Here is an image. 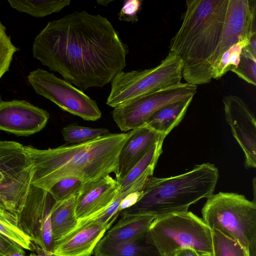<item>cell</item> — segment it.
Masks as SVG:
<instances>
[{
  "instance_id": "cell-1",
  "label": "cell",
  "mask_w": 256,
  "mask_h": 256,
  "mask_svg": "<svg viewBox=\"0 0 256 256\" xmlns=\"http://www.w3.org/2000/svg\"><path fill=\"white\" fill-rule=\"evenodd\" d=\"M32 51L42 65L84 92L104 87L122 71L128 49L106 17L82 10L48 22Z\"/></svg>"
},
{
  "instance_id": "cell-2",
  "label": "cell",
  "mask_w": 256,
  "mask_h": 256,
  "mask_svg": "<svg viewBox=\"0 0 256 256\" xmlns=\"http://www.w3.org/2000/svg\"><path fill=\"white\" fill-rule=\"evenodd\" d=\"M128 136L127 133L108 134L78 144L40 150L24 146L32 166V184L47 192L65 178L82 182L118 174V155Z\"/></svg>"
},
{
  "instance_id": "cell-3",
  "label": "cell",
  "mask_w": 256,
  "mask_h": 256,
  "mask_svg": "<svg viewBox=\"0 0 256 256\" xmlns=\"http://www.w3.org/2000/svg\"><path fill=\"white\" fill-rule=\"evenodd\" d=\"M230 0H188L181 25L170 52L182 61L186 83L208 84L212 60L222 39Z\"/></svg>"
},
{
  "instance_id": "cell-4",
  "label": "cell",
  "mask_w": 256,
  "mask_h": 256,
  "mask_svg": "<svg viewBox=\"0 0 256 256\" xmlns=\"http://www.w3.org/2000/svg\"><path fill=\"white\" fill-rule=\"evenodd\" d=\"M218 178V168L209 162L196 165L190 170L177 176H150L140 190L139 199L121 214L156 218L188 211L190 205L214 194Z\"/></svg>"
},
{
  "instance_id": "cell-5",
  "label": "cell",
  "mask_w": 256,
  "mask_h": 256,
  "mask_svg": "<svg viewBox=\"0 0 256 256\" xmlns=\"http://www.w3.org/2000/svg\"><path fill=\"white\" fill-rule=\"evenodd\" d=\"M202 220L216 230L243 246L255 256L256 203L242 194L219 192L212 194L202 209Z\"/></svg>"
},
{
  "instance_id": "cell-6",
  "label": "cell",
  "mask_w": 256,
  "mask_h": 256,
  "mask_svg": "<svg viewBox=\"0 0 256 256\" xmlns=\"http://www.w3.org/2000/svg\"><path fill=\"white\" fill-rule=\"evenodd\" d=\"M162 256H174L176 252L191 248L200 256H212V230L191 212L154 218L146 232Z\"/></svg>"
},
{
  "instance_id": "cell-7",
  "label": "cell",
  "mask_w": 256,
  "mask_h": 256,
  "mask_svg": "<svg viewBox=\"0 0 256 256\" xmlns=\"http://www.w3.org/2000/svg\"><path fill=\"white\" fill-rule=\"evenodd\" d=\"M183 62L169 52L156 66L144 70L121 71L111 81L106 104L116 108L131 100L181 83Z\"/></svg>"
},
{
  "instance_id": "cell-8",
  "label": "cell",
  "mask_w": 256,
  "mask_h": 256,
  "mask_svg": "<svg viewBox=\"0 0 256 256\" xmlns=\"http://www.w3.org/2000/svg\"><path fill=\"white\" fill-rule=\"evenodd\" d=\"M32 172L24 146L0 140V209L16 218L32 185Z\"/></svg>"
},
{
  "instance_id": "cell-9",
  "label": "cell",
  "mask_w": 256,
  "mask_h": 256,
  "mask_svg": "<svg viewBox=\"0 0 256 256\" xmlns=\"http://www.w3.org/2000/svg\"><path fill=\"white\" fill-rule=\"evenodd\" d=\"M28 80L36 94L63 110L85 120L96 121L101 118L102 112L95 100L53 73L38 68L30 72Z\"/></svg>"
},
{
  "instance_id": "cell-10",
  "label": "cell",
  "mask_w": 256,
  "mask_h": 256,
  "mask_svg": "<svg viewBox=\"0 0 256 256\" xmlns=\"http://www.w3.org/2000/svg\"><path fill=\"white\" fill-rule=\"evenodd\" d=\"M197 86L186 82L140 96L114 108L113 119L126 132L142 126L156 111L174 102L194 96Z\"/></svg>"
},
{
  "instance_id": "cell-11",
  "label": "cell",
  "mask_w": 256,
  "mask_h": 256,
  "mask_svg": "<svg viewBox=\"0 0 256 256\" xmlns=\"http://www.w3.org/2000/svg\"><path fill=\"white\" fill-rule=\"evenodd\" d=\"M54 202L48 192L32 184L16 217L23 232L38 247L49 252L53 247L50 213Z\"/></svg>"
},
{
  "instance_id": "cell-12",
  "label": "cell",
  "mask_w": 256,
  "mask_h": 256,
  "mask_svg": "<svg viewBox=\"0 0 256 256\" xmlns=\"http://www.w3.org/2000/svg\"><path fill=\"white\" fill-rule=\"evenodd\" d=\"M225 118L241 148L246 168H256V120L254 114L240 97L229 95L222 100Z\"/></svg>"
},
{
  "instance_id": "cell-13",
  "label": "cell",
  "mask_w": 256,
  "mask_h": 256,
  "mask_svg": "<svg viewBox=\"0 0 256 256\" xmlns=\"http://www.w3.org/2000/svg\"><path fill=\"white\" fill-rule=\"evenodd\" d=\"M48 112L25 100L0 101V130L28 136L41 130L49 119Z\"/></svg>"
},
{
  "instance_id": "cell-14",
  "label": "cell",
  "mask_w": 256,
  "mask_h": 256,
  "mask_svg": "<svg viewBox=\"0 0 256 256\" xmlns=\"http://www.w3.org/2000/svg\"><path fill=\"white\" fill-rule=\"evenodd\" d=\"M118 191L116 180L110 175L84 182L76 197V214L78 222L93 217L105 210Z\"/></svg>"
},
{
  "instance_id": "cell-15",
  "label": "cell",
  "mask_w": 256,
  "mask_h": 256,
  "mask_svg": "<svg viewBox=\"0 0 256 256\" xmlns=\"http://www.w3.org/2000/svg\"><path fill=\"white\" fill-rule=\"evenodd\" d=\"M107 230L97 221L80 220L74 230L54 244L52 252L62 256H90Z\"/></svg>"
},
{
  "instance_id": "cell-16",
  "label": "cell",
  "mask_w": 256,
  "mask_h": 256,
  "mask_svg": "<svg viewBox=\"0 0 256 256\" xmlns=\"http://www.w3.org/2000/svg\"><path fill=\"white\" fill-rule=\"evenodd\" d=\"M164 140L160 134L144 126L130 130L118 155V174L116 178L118 184L154 144Z\"/></svg>"
},
{
  "instance_id": "cell-17",
  "label": "cell",
  "mask_w": 256,
  "mask_h": 256,
  "mask_svg": "<svg viewBox=\"0 0 256 256\" xmlns=\"http://www.w3.org/2000/svg\"><path fill=\"white\" fill-rule=\"evenodd\" d=\"M154 219L149 216L122 215L118 222L100 241L116 244L136 240L146 234Z\"/></svg>"
},
{
  "instance_id": "cell-18",
  "label": "cell",
  "mask_w": 256,
  "mask_h": 256,
  "mask_svg": "<svg viewBox=\"0 0 256 256\" xmlns=\"http://www.w3.org/2000/svg\"><path fill=\"white\" fill-rule=\"evenodd\" d=\"M194 96L186 98L161 108L150 116L144 126L165 138L181 122Z\"/></svg>"
},
{
  "instance_id": "cell-19",
  "label": "cell",
  "mask_w": 256,
  "mask_h": 256,
  "mask_svg": "<svg viewBox=\"0 0 256 256\" xmlns=\"http://www.w3.org/2000/svg\"><path fill=\"white\" fill-rule=\"evenodd\" d=\"M95 256H162L147 234L130 242L108 244L100 240L96 246Z\"/></svg>"
},
{
  "instance_id": "cell-20",
  "label": "cell",
  "mask_w": 256,
  "mask_h": 256,
  "mask_svg": "<svg viewBox=\"0 0 256 256\" xmlns=\"http://www.w3.org/2000/svg\"><path fill=\"white\" fill-rule=\"evenodd\" d=\"M76 195L66 200L55 201L51 208L53 245L74 230L78 224L76 214Z\"/></svg>"
},
{
  "instance_id": "cell-21",
  "label": "cell",
  "mask_w": 256,
  "mask_h": 256,
  "mask_svg": "<svg viewBox=\"0 0 256 256\" xmlns=\"http://www.w3.org/2000/svg\"><path fill=\"white\" fill-rule=\"evenodd\" d=\"M163 142L164 140H160L154 144L124 178L118 183V192L126 191L142 178H149L152 176L158 159L162 153Z\"/></svg>"
},
{
  "instance_id": "cell-22",
  "label": "cell",
  "mask_w": 256,
  "mask_h": 256,
  "mask_svg": "<svg viewBox=\"0 0 256 256\" xmlns=\"http://www.w3.org/2000/svg\"><path fill=\"white\" fill-rule=\"evenodd\" d=\"M10 6L21 12L36 18H42L52 14L58 12L70 4V0H8Z\"/></svg>"
},
{
  "instance_id": "cell-23",
  "label": "cell",
  "mask_w": 256,
  "mask_h": 256,
  "mask_svg": "<svg viewBox=\"0 0 256 256\" xmlns=\"http://www.w3.org/2000/svg\"><path fill=\"white\" fill-rule=\"evenodd\" d=\"M0 234L24 250H32V241L20 228L16 217L0 209Z\"/></svg>"
},
{
  "instance_id": "cell-24",
  "label": "cell",
  "mask_w": 256,
  "mask_h": 256,
  "mask_svg": "<svg viewBox=\"0 0 256 256\" xmlns=\"http://www.w3.org/2000/svg\"><path fill=\"white\" fill-rule=\"evenodd\" d=\"M250 39L242 40L233 45L222 56L211 71L212 79L221 78L228 71L236 68L240 59L242 50L249 44Z\"/></svg>"
},
{
  "instance_id": "cell-25",
  "label": "cell",
  "mask_w": 256,
  "mask_h": 256,
  "mask_svg": "<svg viewBox=\"0 0 256 256\" xmlns=\"http://www.w3.org/2000/svg\"><path fill=\"white\" fill-rule=\"evenodd\" d=\"M62 134L66 142L78 144L91 140L110 132L106 128H94L71 124L64 127Z\"/></svg>"
},
{
  "instance_id": "cell-26",
  "label": "cell",
  "mask_w": 256,
  "mask_h": 256,
  "mask_svg": "<svg viewBox=\"0 0 256 256\" xmlns=\"http://www.w3.org/2000/svg\"><path fill=\"white\" fill-rule=\"evenodd\" d=\"M212 256H250L238 242L216 230H212Z\"/></svg>"
},
{
  "instance_id": "cell-27",
  "label": "cell",
  "mask_w": 256,
  "mask_h": 256,
  "mask_svg": "<svg viewBox=\"0 0 256 256\" xmlns=\"http://www.w3.org/2000/svg\"><path fill=\"white\" fill-rule=\"evenodd\" d=\"M240 78L254 86L256 85V55L246 46L242 50L239 62L232 70Z\"/></svg>"
},
{
  "instance_id": "cell-28",
  "label": "cell",
  "mask_w": 256,
  "mask_h": 256,
  "mask_svg": "<svg viewBox=\"0 0 256 256\" xmlns=\"http://www.w3.org/2000/svg\"><path fill=\"white\" fill-rule=\"evenodd\" d=\"M84 182L74 178H65L56 183L48 191L56 202L66 200L77 195Z\"/></svg>"
},
{
  "instance_id": "cell-29",
  "label": "cell",
  "mask_w": 256,
  "mask_h": 256,
  "mask_svg": "<svg viewBox=\"0 0 256 256\" xmlns=\"http://www.w3.org/2000/svg\"><path fill=\"white\" fill-rule=\"evenodd\" d=\"M18 50L0 20V79L8 70L13 56Z\"/></svg>"
},
{
  "instance_id": "cell-30",
  "label": "cell",
  "mask_w": 256,
  "mask_h": 256,
  "mask_svg": "<svg viewBox=\"0 0 256 256\" xmlns=\"http://www.w3.org/2000/svg\"><path fill=\"white\" fill-rule=\"evenodd\" d=\"M142 0H128L125 1L118 14V20L134 23L138 20V13L140 12Z\"/></svg>"
},
{
  "instance_id": "cell-31",
  "label": "cell",
  "mask_w": 256,
  "mask_h": 256,
  "mask_svg": "<svg viewBox=\"0 0 256 256\" xmlns=\"http://www.w3.org/2000/svg\"><path fill=\"white\" fill-rule=\"evenodd\" d=\"M13 254L24 255L23 248L0 234V256Z\"/></svg>"
},
{
  "instance_id": "cell-32",
  "label": "cell",
  "mask_w": 256,
  "mask_h": 256,
  "mask_svg": "<svg viewBox=\"0 0 256 256\" xmlns=\"http://www.w3.org/2000/svg\"><path fill=\"white\" fill-rule=\"evenodd\" d=\"M174 256H200L191 248H183L176 252Z\"/></svg>"
},
{
  "instance_id": "cell-33",
  "label": "cell",
  "mask_w": 256,
  "mask_h": 256,
  "mask_svg": "<svg viewBox=\"0 0 256 256\" xmlns=\"http://www.w3.org/2000/svg\"><path fill=\"white\" fill-rule=\"evenodd\" d=\"M37 248L38 254L41 255L42 256H62L54 254L52 252L44 251L38 247Z\"/></svg>"
}]
</instances>
